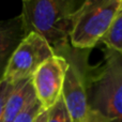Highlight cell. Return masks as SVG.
Returning a JSON list of instances; mask_svg holds the SVG:
<instances>
[{
    "label": "cell",
    "mask_w": 122,
    "mask_h": 122,
    "mask_svg": "<svg viewBox=\"0 0 122 122\" xmlns=\"http://www.w3.org/2000/svg\"><path fill=\"white\" fill-rule=\"evenodd\" d=\"M33 95H36V93L33 90L31 78L15 82L14 88L10 93L5 103L1 122L14 121L17 116L25 109L28 102L31 100Z\"/></svg>",
    "instance_id": "8"
},
{
    "label": "cell",
    "mask_w": 122,
    "mask_h": 122,
    "mask_svg": "<svg viewBox=\"0 0 122 122\" xmlns=\"http://www.w3.org/2000/svg\"><path fill=\"white\" fill-rule=\"evenodd\" d=\"M27 36L20 15L0 20V81L16 47Z\"/></svg>",
    "instance_id": "7"
},
{
    "label": "cell",
    "mask_w": 122,
    "mask_h": 122,
    "mask_svg": "<svg viewBox=\"0 0 122 122\" xmlns=\"http://www.w3.org/2000/svg\"><path fill=\"white\" fill-rule=\"evenodd\" d=\"M47 116H48V112L47 110H43L34 120V122H47Z\"/></svg>",
    "instance_id": "14"
},
{
    "label": "cell",
    "mask_w": 122,
    "mask_h": 122,
    "mask_svg": "<svg viewBox=\"0 0 122 122\" xmlns=\"http://www.w3.org/2000/svg\"><path fill=\"white\" fill-rule=\"evenodd\" d=\"M101 43L107 48L114 49L122 54V4L117 12L107 33L102 38Z\"/></svg>",
    "instance_id": "9"
},
{
    "label": "cell",
    "mask_w": 122,
    "mask_h": 122,
    "mask_svg": "<svg viewBox=\"0 0 122 122\" xmlns=\"http://www.w3.org/2000/svg\"><path fill=\"white\" fill-rule=\"evenodd\" d=\"M122 0H86L75 12L70 44L74 48L92 49L112 26Z\"/></svg>",
    "instance_id": "3"
},
{
    "label": "cell",
    "mask_w": 122,
    "mask_h": 122,
    "mask_svg": "<svg viewBox=\"0 0 122 122\" xmlns=\"http://www.w3.org/2000/svg\"><path fill=\"white\" fill-rule=\"evenodd\" d=\"M89 109L97 110L110 122H122V54L103 49V60L91 65L87 85Z\"/></svg>",
    "instance_id": "2"
},
{
    "label": "cell",
    "mask_w": 122,
    "mask_h": 122,
    "mask_svg": "<svg viewBox=\"0 0 122 122\" xmlns=\"http://www.w3.org/2000/svg\"><path fill=\"white\" fill-rule=\"evenodd\" d=\"M43 110L44 109H43L41 103L39 102V100L36 99V95H33V97H31V100L28 102L25 109L17 116V118L13 122H34L36 117H38Z\"/></svg>",
    "instance_id": "10"
},
{
    "label": "cell",
    "mask_w": 122,
    "mask_h": 122,
    "mask_svg": "<svg viewBox=\"0 0 122 122\" xmlns=\"http://www.w3.org/2000/svg\"><path fill=\"white\" fill-rule=\"evenodd\" d=\"M84 122H110L107 117H105L103 114H101L97 110L88 109L87 116L85 118Z\"/></svg>",
    "instance_id": "13"
},
{
    "label": "cell",
    "mask_w": 122,
    "mask_h": 122,
    "mask_svg": "<svg viewBox=\"0 0 122 122\" xmlns=\"http://www.w3.org/2000/svg\"><path fill=\"white\" fill-rule=\"evenodd\" d=\"M80 0H25L20 17L26 33L34 32L57 53L70 44L75 12Z\"/></svg>",
    "instance_id": "1"
},
{
    "label": "cell",
    "mask_w": 122,
    "mask_h": 122,
    "mask_svg": "<svg viewBox=\"0 0 122 122\" xmlns=\"http://www.w3.org/2000/svg\"><path fill=\"white\" fill-rule=\"evenodd\" d=\"M90 51L74 48L69 44L56 53L67 61L62 99L71 115L72 122H84L89 109L87 103V85L91 67L89 63Z\"/></svg>",
    "instance_id": "4"
},
{
    "label": "cell",
    "mask_w": 122,
    "mask_h": 122,
    "mask_svg": "<svg viewBox=\"0 0 122 122\" xmlns=\"http://www.w3.org/2000/svg\"><path fill=\"white\" fill-rule=\"evenodd\" d=\"M13 88H14V84H11L4 79L0 81V122H1L2 116H3L5 103L8 101L10 93L12 92Z\"/></svg>",
    "instance_id": "12"
},
{
    "label": "cell",
    "mask_w": 122,
    "mask_h": 122,
    "mask_svg": "<svg viewBox=\"0 0 122 122\" xmlns=\"http://www.w3.org/2000/svg\"><path fill=\"white\" fill-rule=\"evenodd\" d=\"M66 70V59L56 54L42 63L32 76L31 82L34 93L44 110L53 107L62 95Z\"/></svg>",
    "instance_id": "6"
},
{
    "label": "cell",
    "mask_w": 122,
    "mask_h": 122,
    "mask_svg": "<svg viewBox=\"0 0 122 122\" xmlns=\"http://www.w3.org/2000/svg\"><path fill=\"white\" fill-rule=\"evenodd\" d=\"M55 55V51L44 39L29 32L13 53L3 79L11 84L30 79L42 63Z\"/></svg>",
    "instance_id": "5"
},
{
    "label": "cell",
    "mask_w": 122,
    "mask_h": 122,
    "mask_svg": "<svg viewBox=\"0 0 122 122\" xmlns=\"http://www.w3.org/2000/svg\"><path fill=\"white\" fill-rule=\"evenodd\" d=\"M47 112H48L47 122H72L71 115L65 106L62 95L58 100L57 103L51 108H49Z\"/></svg>",
    "instance_id": "11"
}]
</instances>
